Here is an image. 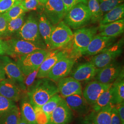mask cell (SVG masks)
<instances>
[{
	"label": "cell",
	"instance_id": "obj_49",
	"mask_svg": "<svg viewBox=\"0 0 124 124\" xmlns=\"http://www.w3.org/2000/svg\"><path fill=\"white\" fill-rule=\"evenodd\" d=\"M18 0V1H22V0Z\"/></svg>",
	"mask_w": 124,
	"mask_h": 124
},
{
	"label": "cell",
	"instance_id": "obj_39",
	"mask_svg": "<svg viewBox=\"0 0 124 124\" xmlns=\"http://www.w3.org/2000/svg\"><path fill=\"white\" fill-rule=\"evenodd\" d=\"M17 0H1L0 1V14L5 13L10 9Z\"/></svg>",
	"mask_w": 124,
	"mask_h": 124
},
{
	"label": "cell",
	"instance_id": "obj_26",
	"mask_svg": "<svg viewBox=\"0 0 124 124\" xmlns=\"http://www.w3.org/2000/svg\"><path fill=\"white\" fill-rule=\"evenodd\" d=\"M112 98L113 87L112 84L108 88L104 91L100 95L96 102L93 105V112L97 113L102 108L112 104Z\"/></svg>",
	"mask_w": 124,
	"mask_h": 124
},
{
	"label": "cell",
	"instance_id": "obj_13",
	"mask_svg": "<svg viewBox=\"0 0 124 124\" xmlns=\"http://www.w3.org/2000/svg\"><path fill=\"white\" fill-rule=\"evenodd\" d=\"M76 58L70 55L58 61L53 67L47 78L56 82L69 75L75 63Z\"/></svg>",
	"mask_w": 124,
	"mask_h": 124
},
{
	"label": "cell",
	"instance_id": "obj_16",
	"mask_svg": "<svg viewBox=\"0 0 124 124\" xmlns=\"http://www.w3.org/2000/svg\"><path fill=\"white\" fill-rule=\"evenodd\" d=\"M58 93L62 98L75 94L82 95V87L80 81L72 77H64L58 81Z\"/></svg>",
	"mask_w": 124,
	"mask_h": 124
},
{
	"label": "cell",
	"instance_id": "obj_18",
	"mask_svg": "<svg viewBox=\"0 0 124 124\" xmlns=\"http://www.w3.org/2000/svg\"><path fill=\"white\" fill-rule=\"evenodd\" d=\"M0 94L13 102H18L21 98V88L18 85L10 79L0 81Z\"/></svg>",
	"mask_w": 124,
	"mask_h": 124
},
{
	"label": "cell",
	"instance_id": "obj_11",
	"mask_svg": "<svg viewBox=\"0 0 124 124\" xmlns=\"http://www.w3.org/2000/svg\"><path fill=\"white\" fill-rule=\"evenodd\" d=\"M43 6V13L53 25L63 19L66 13L62 0H46Z\"/></svg>",
	"mask_w": 124,
	"mask_h": 124
},
{
	"label": "cell",
	"instance_id": "obj_15",
	"mask_svg": "<svg viewBox=\"0 0 124 124\" xmlns=\"http://www.w3.org/2000/svg\"><path fill=\"white\" fill-rule=\"evenodd\" d=\"M72 119V111L62 98L51 114L48 124H68Z\"/></svg>",
	"mask_w": 124,
	"mask_h": 124
},
{
	"label": "cell",
	"instance_id": "obj_3",
	"mask_svg": "<svg viewBox=\"0 0 124 124\" xmlns=\"http://www.w3.org/2000/svg\"><path fill=\"white\" fill-rule=\"evenodd\" d=\"M63 20L70 28L77 30L91 22V15L87 6L79 3L66 14Z\"/></svg>",
	"mask_w": 124,
	"mask_h": 124
},
{
	"label": "cell",
	"instance_id": "obj_17",
	"mask_svg": "<svg viewBox=\"0 0 124 124\" xmlns=\"http://www.w3.org/2000/svg\"><path fill=\"white\" fill-rule=\"evenodd\" d=\"M111 85L103 84L96 80L90 81L85 87L82 92V96L89 105H93L100 95Z\"/></svg>",
	"mask_w": 124,
	"mask_h": 124
},
{
	"label": "cell",
	"instance_id": "obj_32",
	"mask_svg": "<svg viewBox=\"0 0 124 124\" xmlns=\"http://www.w3.org/2000/svg\"><path fill=\"white\" fill-rule=\"evenodd\" d=\"M27 12L20 4V1L17 0L15 4L5 13L9 21L17 18Z\"/></svg>",
	"mask_w": 124,
	"mask_h": 124
},
{
	"label": "cell",
	"instance_id": "obj_8",
	"mask_svg": "<svg viewBox=\"0 0 124 124\" xmlns=\"http://www.w3.org/2000/svg\"><path fill=\"white\" fill-rule=\"evenodd\" d=\"M6 41L8 47L7 55L13 58H19L37 50L46 49L40 45L15 37Z\"/></svg>",
	"mask_w": 124,
	"mask_h": 124
},
{
	"label": "cell",
	"instance_id": "obj_41",
	"mask_svg": "<svg viewBox=\"0 0 124 124\" xmlns=\"http://www.w3.org/2000/svg\"><path fill=\"white\" fill-rule=\"evenodd\" d=\"M62 0L64 6L66 14L75 5L79 3L75 0Z\"/></svg>",
	"mask_w": 124,
	"mask_h": 124
},
{
	"label": "cell",
	"instance_id": "obj_21",
	"mask_svg": "<svg viewBox=\"0 0 124 124\" xmlns=\"http://www.w3.org/2000/svg\"><path fill=\"white\" fill-rule=\"evenodd\" d=\"M64 99L71 110L78 114L83 115L89 111V104L86 102L82 95L75 94Z\"/></svg>",
	"mask_w": 124,
	"mask_h": 124
},
{
	"label": "cell",
	"instance_id": "obj_38",
	"mask_svg": "<svg viewBox=\"0 0 124 124\" xmlns=\"http://www.w3.org/2000/svg\"><path fill=\"white\" fill-rule=\"evenodd\" d=\"M9 20L6 13L0 14V39H4Z\"/></svg>",
	"mask_w": 124,
	"mask_h": 124
},
{
	"label": "cell",
	"instance_id": "obj_23",
	"mask_svg": "<svg viewBox=\"0 0 124 124\" xmlns=\"http://www.w3.org/2000/svg\"><path fill=\"white\" fill-rule=\"evenodd\" d=\"M21 117L27 124H36V113L28 96L23 98L20 104Z\"/></svg>",
	"mask_w": 124,
	"mask_h": 124
},
{
	"label": "cell",
	"instance_id": "obj_48",
	"mask_svg": "<svg viewBox=\"0 0 124 124\" xmlns=\"http://www.w3.org/2000/svg\"><path fill=\"white\" fill-rule=\"evenodd\" d=\"M39 0L40 1V3L42 6H43L46 1V0Z\"/></svg>",
	"mask_w": 124,
	"mask_h": 124
},
{
	"label": "cell",
	"instance_id": "obj_40",
	"mask_svg": "<svg viewBox=\"0 0 124 124\" xmlns=\"http://www.w3.org/2000/svg\"><path fill=\"white\" fill-rule=\"evenodd\" d=\"M111 124H122L116 108L113 106L111 110Z\"/></svg>",
	"mask_w": 124,
	"mask_h": 124
},
{
	"label": "cell",
	"instance_id": "obj_36",
	"mask_svg": "<svg viewBox=\"0 0 124 124\" xmlns=\"http://www.w3.org/2000/svg\"><path fill=\"white\" fill-rule=\"evenodd\" d=\"M36 113V124H48L49 119L40 107H34Z\"/></svg>",
	"mask_w": 124,
	"mask_h": 124
},
{
	"label": "cell",
	"instance_id": "obj_22",
	"mask_svg": "<svg viewBox=\"0 0 124 124\" xmlns=\"http://www.w3.org/2000/svg\"><path fill=\"white\" fill-rule=\"evenodd\" d=\"M40 35L44 41L46 49L50 50V38L54 25L52 24L43 13H40L37 17Z\"/></svg>",
	"mask_w": 124,
	"mask_h": 124
},
{
	"label": "cell",
	"instance_id": "obj_27",
	"mask_svg": "<svg viewBox=\"0 0 124 124\" xmlns=\"http://www.w3.org/2000/svg\"><path fill=\"white\" fill-rule=\"evenodd\" d=\"M21 118L20 109L16 105L0 116V124H18Z\"/></svg>",
	"mask_w": 124,
	"mask_h": 124
},
{
	"label": "cell",
	"instance_id": "obj_33",
	"mask_svg": "<svg viewBox=\"0 0 124 124\" xmlns=\"http://www.w3.org/2000/svg\"><path fill=\"white\" fill-rule=\"evenodd\" d=\"M100 9L104 15L119 5L122 4L124 0H98Z\"/></svg>",
	"mask_w": 124,
	"mask_h": 124
},
{
	"label": "cell",
	"instance_id": "obj_10",
	"mask_svg": "<svg viewBox=\"0 0 124 124\" xmlns=\"http://www.w3.org/2000/svg\"><path fill=\"white\" fill-rule=\"evenodd\" d=\"M0 62L8 79L18 85L22 90H25L23 84L24 75L16 62L8 56L5 55L0 56Z\"/></svg>",
	"mask_w": 124,
	"mask_h": 124
},
{
	"label": "cell",
	"instance_id": "obj_5",
	"mask_svg": "<svg viewBox=\"0 0 124 124\" xmlns=\"http://www.w3.org/2000/svg\"><path fill=\"white\" fill-rule=\"evenodd\" d=\"M50 51L37 50L17 58L16 63L24 76L38 70Z\"/></svg>",
	"mask_w": 124,
	"mask_h": 124
},
{
	"label": "cell",
	"instance_id": "obj_25",
	"mask_svg": "<svg viewBox=\"0 0 124 124\" xmlns=\"http://www.w3.org/2000/svg\"><path fill=\"white\" fill-rule=\"evenodd\" d=\"M124 5L122 3L104 14L99 23V25L106 24L124 19Z\"/></svg>",
	"mask_w": 124,
	"mask_h": 124
},
{
	"label": "cell",
	"instance_id": "obj_45",
	"mask_svg": "<svg viewBox=\"0 0 124 124\" xmlns=\"http://www.w3.org/2000/svg\"><path fill=\"white\" fill-rule=\"evenodd\" d=\"M6 79V74L3 66L0 62V81Z\"/></svg>",
	"mask_w": 124,
	"mask_h": 124
},
{
	"label": "cell",
	"instance_id": "obj_47",
	"mask_svg": "<svg viewBox=\"0 0 124 124\" xmlns=\"http://www.w3.org/2000/svg\"><path fill=\"white\" fill-rule=\"evenodd\" d=\"M18 124H27V123L24 120H23L22 118H21V120Z\"/></svg>",
	"mask_w": 124,
	"mask_h": 124
},
{
	"label": "cell",
	"instance_id": "obj_34",
	"mask_svg": "<svg viewBox=\"0 0 124 124\" xmlns=\"http://www.w3.org/2000/svg\"><path fill=\"white\" fill-rule=\"evenodd\" d=\"M15 106L14 102L0 94V116L11 110Z\"/></svg>",
	"mask_w": 124,
	"mask_h": 124
},
{
	"label": "cell",
	"instance_id": "obj_24",
	"mask_svg": "<svg viewBox=\"0 0 124 124\" xmlns=\"http://www.w3.org/2000/svg\"><path fill=\"white\" fill-rule=\"evenodd\" d=\"M113 98L112 104L116 105L124 101V71L112 83Z\"/></svg>",
	"mask_w": 124,
	"mask_h": 124
},
{
	"label": "cell",
	"instance_id": "obj_46",
	"mask_svg": "<svg viewBox=\"0 0 124 124\" xmlns=\"http://www.w3.org/2000/svg\"><path fill=\"white\" fill-rule=\"evenodd\" d=\"M78 3H83L85 4H87V0H75Z\"/></svg>",
	"mask_w": 124,
	"mask_h": 124
},
{
	"label": "cell",
	"instance_id": "obj_14",
	"mask_svg": "<svg viewBox=\"0 0 124 124\" xmlns=\"http://www.w3.org/2000/svg\"><path fill=\"white\" fill-rule=\"evenodd\" d=\"M116 39V37L96 35L93 37L82 55L93 56L98 54L115 43Z\"/></svg>",
	"mask_w": 124,
	"mask_h": 124
},
{
	"label": "cell",
	"instance_id": "obj_30",
	"mask_svg": "<svg viewBox=\"0 0 124 124\" xmlns=\"http://www.w3.org/2000/svg\"><path fill=\"white\" fill-rule=\"evenodd\" d=\"M88 8L91 15V22L93 23L99 22L103 14L100 9L98 0H88Z\"/></svg>",
	"mask_w": 124,
	"mask_h": 124
},
{
	"label": "cell",
	"instance_id": "obj_43",
	"mask_svg": "<svg viewBox=\"0 0 124 124\" xmlns=\"http://www.w3.org/2000/svg\"><path fill=\"white\" fill-rule=\"evenodd\" d=\"M94 112H92L89 115H86L85 118L81 120L79 124H95L93 120Z\"/></svg>",
	"mask_w": 124,
	"mask_h": 124
},
{
	"label": "cell",
	"instance_id": "obj_9",
	"mask_svg": "<svg viewBox=\"0 0 124 124\" xmlns=\"http://www.w3.org/2000/svg\"><path fill=\"white\" fill-rule=\"evenodd\" d=\"M70 55V49L62 48L50 51L38 70L37 78H47L50 71L57 62L62 58Z\"/></svg>",
	"mask_w": 124,
	"mask_h": 124
},
{
	"label": "cell",
	"instance_id": "obj_7",
	"mask_svg": "<svg viewBox=\"0 0 124 124\" xmlns=\"http://www.w3.org/2000/svg\"><path fill=\"white\" fill-rule=\"evenodd\" d=\"M123 44L124 39L122 38L101 53L93 56L90 62L98 69L106 66L115 61L116 58L122 54Z\"/></svg>",
	"mask_w": 124,
	"mask_h": 124
},
{
	"label": "cell",
	"instance_id": "obj_50",
	"mask_svg": "<svg viewBox=\"0 0 124 124\" xmlns=\"http://www.w3.org/2000/svg\"></svg>",
	"mask_w": 124,
	"mask_h": 124
},
{
	"label": "cell",
	"instance_id": "obj_29",
	"mask_svg": "<svg viewBox=\"0 0 124 124\" xmlns=\"http://www.w3.org/2000/svg\"><path fill=\"white\" fill-rule=\"evenodd\" d=\"M24 16L25 14H23L17 18L9 21L4 38H11L17 32L25 21Z\"/></svg>",
	"mask_w": 124,
	"mask_h": 124
},
{
	"label": "cell",
	"instance_id": "obj_19",
	"mask_svg": "<svg viewBox=\"0 0 124 124\" xmlns=\"http://www.w3.org/2000/svg\"><path fill=\"white\" fill-rule=\"evenodd\" d=\"M98 70L91 62L81 64L71 74V76L79 81H89L94 79Z\"/></svg>",
	"mask_w": 124,
	"mask_h": 124
},
{
	"label": "cell",
	"instance_id": "obj_31",
	"mask_svg": "<svg viewBox=\"0 0 124 124\" xmlns=\"http://www.w3.org/2000/svg\"><path fill=\"white\" fill-rule=\"evenodd\" d=\"M62 98L60 95L57 93L54 95L42 106L40 107L41 109L47 116L49 120L53 111L58 106Z\"/></svg>",
	"mask_w": 124,
	"mask_h": 124
},
{
	"label": "cell",
	"instance_id": "obj_1",
	"mask_svg": "<svg viewBox=\"0 0 124 124\" xmlns=\"http://www.w3.org/2000/svg\"><path fill=\"white\" fill-rule=\"evenodd\" d=\"M58 93L56 82L48 78H44L35 82L27 92V96L33 106L41 107Z\"/></svg>",
	"mask_w": 124,
	"mask_h": 124
},
{
	"label": "cell",
	"instance_id": "obj_42",
	"mask_svg": "<svg viewBox=\"0 0 124 124\" xmlns=\"http://www.w3.org/2000/svg\"><path fill=\"white\" fill-rule=\"evenodd\" d=\"M120 116L121 124H124V102L115 106Z\"/></svg>",
	"mask_w": 124,
	"mask_h": 124
},
{
	"label": "cell",
	"instance_id": "obj_6",
	"mask_svg": "<svg viewBox=\"0 0 124 124\" xmlns=\"http://www.w3.org/2000/svg\"><path fill=\"white\" fill-rule=\"evenodd\" d=\"M71 29L63 21L54 25L50 38V50L64 48L73 38Z\"/></svg>",
	"mask_w": 124,
	"mask_h": 124
},
{
	"label": "cell",
	"instance_id": "obj_20",
	"mask_svg": "<svg viewBox=\"0 0 124 124\" xmlns=\"http://www.w3.org/2000/svg\"><path fill=\"white\" fill-rule=\"evenodd\" d=\"M98 35L117 38L124 33V19L98 27Z\"/></svg>",
	"mask_w": 124,
	"mask_h": 124
},
{
	"label": "cell",
	"instance_id": "obj_2",
	"mask_svg": "<svg viewBox=\"0 0 124 124\" xmlns=\"http://www.w3.org/2000/svg\"><path fill=\"white\" fill-rule=\"evenodd\" d=\"M98 30V27H84L75 32L70 42L71 48L70 51L72 57L78 58L82 55L93 37L97 35Z\"/></svg>",
	"mask_w": 124,
	"mask_h": 124
},
{
	"label": "cell",
	"instance_id": "obj_44",
	"mask_svg": "<svg viewBox=\"0 0 124 124\" xmlns=\"http://www.w3.org/2000/svg\"><path fill=\"white\" fill-rule=\"evenodd\" d=\"M8 49V46L6 40L0 39V56L7 55Z\"/></svg>",
	"mask_w": 124,
	"mask_h": 124
},
{
	"label": "cell",
	"instance_id": "obj_37",
	"mask_svg": "<svg viewBox=\"0 0 124 124\" xmlns=\"http://www.w3.org/2000/svg\"><path fill=\"white\" fill-rule=\"evenodd\" d=\"M38 70L32 72L28 75L24 76L23 84L25 88V90H27V92L34 84L36 79L37 78Z\"/></svg>",
	"mask_w": 124,
	"mask_h": 124
},
{
	"label": "cell",
	"instance_id": "obj_4",
	"mask_svg": "<svg viewBox=\"0 0 124 124\" xmlns=\"http://www.w3.org/2000/svg\"><path fill=\"white\" fill-rule=\"evenodd\" d=\"M14 35L15 38L31 42L46 49L40 35L38 18L32 14L28 16L21 28Z\"/></svg>",
	"mask_w": 124,
	"mask_h": 124
},
{
	"label": "cell",
	"instance_id": "obj_28",
	"mask_svg": "<svg viewBox=\"0 0 124 124\" xmlns=\"http://www.w3.org/2000/svg\"><path fill=\"white\" fill-rule=\"evenodd\" d=\"M114 105L110 104L95 113L93 120L95 124H111V110Z\"/></svg>",
	"mask_w": 124,
	"mask_h": 124
},
{
	"label": "cell",
	"instance_id": "obj_12",
	"mask_svg": "<svg viewBox=\"0 0 124 124\" xmlns=\"http://www.w3.org/2000/svg\"><path fill=\"white\" fill-rule=\"evenodd\" d=\"M123 72L120 63L114 61L106 66L98 70L94 79L103 84H112Z\"/></svg>",
	"mask_w": 124,
	"mask_h": 124
},
{
	"label": "cell",
	"instance_id": "obj_35",
	"mask_svg": "<svg viewBox=\"0 0 124 124\" xmlns=\"http://www.w3.org/2000/svg\"><path fill=\"white\" fill-rule=\"evenodd\" d=\"M20 4L27 12L36 10L41 5L39 0H22L20 1Z\"/></svg>",
	"mask_w": 124,
	"mask_h": 124
}]
</instances>
